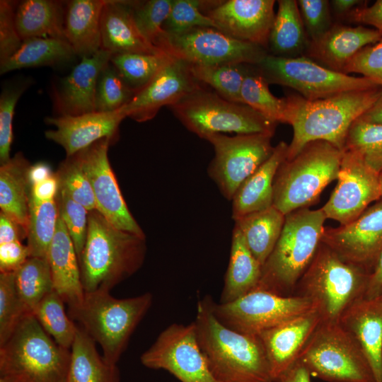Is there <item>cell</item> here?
Here are the masks:
<instances>
[{"label": "cell", "instance_id": "obj_1", "mask_svg": "<svg viewBox=\"0 0 382 382\" xmlns=\"http://www.w3.org/2000/svg\"><path fill=\"white\" fill-rule=\"evenodd\" d=\"M213 302L209 295L198 301L193 323L215 378L219 382H273L259 336L226 327L215 316Z\"/></svg>", "mask_w": 382, "mask_h": 382}, {"label": "cell", "instance_id": "obj_2", "mask_svg": "<svg viewBox=\"0 0 382 382\" xmlns=\"http://www.w3.org/2000/svg\"><path fill=\"white\" fill-rule=\"evenodd\" d=\"M146 252L145 238L117 228L97 209L89 211L79 260L84 291H110L141 268Z\"/></svg>", "mask_w": 382, "mask_h": 382}, {"label": "cell", "instance_id": "obj_3", "mask_svg": "<svg viewBox=\"0 0 382 382\" xmlns=\"http://www.w3.org/2000/svg\"><path fill=\"white\" fill-rule=\"evenodd\" d=\"M382 87L351 91L317 100L296 95L290 125L293 137L286 159H291L309 142L325 141L342 151L352 125L377 100Z\"/></svg>", "mask_w": 382, "mask_h": 382}, {"label": "cell", "instance_id": "obj_4", "mask_svg": "<svg viewBox=\"0 0 382 382\" xmlns=\"http://www.w3.org/2000/svg\"><path fill=\"white\" fill-rule=\"evenodd\" d=\"M326 219L321 208L305 207L287 214L281 235L262 266L255 289L293 295L321 243Z\"/></svg>", "mask_w": 382, "mask_h": 382}, {"label": "cell", "instance_id": "obj_5", "mask_svg": "<svg viewBox=\"0 0 382 382\" xmlns=\"http://www.w3.org/2000/svg\"><path fill=\"white\" fill-rule=\"evenodd\" d=\"M152 302L153 296L149 292L117 299L109 291L96 290L85 292L79 306L68 308V315L100 345L103 358L117 364Z\"/></svg>", "mask_w": 382, "mask_h": 382}, {"label": "cell", "instance_id": "obj_6", "mask_svg": "<svg viewBox=\"0 0 382 382\" xmlns=\"http://www.w3.org/2000/svg\"><path fill=\"white\" fill-rule=\"evenodd\" d=\"M370 275L321 242L293 295L308 298L322 322H338L352 303L364 297Z\"/></svg>", "mask_w": 382, "mask_h": 382}, {"label": "cell", "instance_id": "obj_7", "mask_svg": "<svg viewBox=\"0 0 382 382\" xmlns=\"http://www.w3.org/2000/svg\"><path fill=\"white\" fill-rule=\"evenodd\" d=\"M70 349L59 345L33 313L0 346V375L16 382H69Z\"/></svg>", "mask_w": 382, "mask_h": 382}, {"label": "cell", "instance_id": "obj_8", "mask_svg": "<svg viewBox=\"0 0 382 382\" xmlns=\"http://www.w3.org/2000/svg\"><path fill=\"white\" fill-rule=\"evenodd\" d=\"M343 152L328 141L308 143L278 168L273 206L284 215L316 204L324 189L337 179Z\"/></svg>", "mask_w": 382, "mask_h": 382}, {"label": "cell", "instance_id": "obj_9", "mask_svg": "<svg viewBox=\"0 0 382 382\" xmlns=\"http://www.w3.org/2000/svg\"><path fill=\"white\" fill-rule=\"evenodd\" d=\"M298 360L311 376L327 382H376L363 350L339 321H321Z\"/></svg>", "mask_w": 382, "mask_h": 382}, {"label": "cell", "instance_id": "obj_10", "mask_svg": "<svg viewBox=\"0 0 382 382\" xmlns=\"http://www.w3.org/2000/svg\"><path fill=\"white\" fill-rule=\"evenodd\" d=\"M169 108L189 131L203 139L226 132L274 135L277 125L248 105L227 100L202 87Z\"/></svg>", "mask_w": 382, "mask_h": 382}, {"label": "cell", "instance_id": "obj_11", "mask_svg": "<svg viewBox=\"0 0 382 382\" xmlns=\"http://www.w3.org/2000/svg\"><path fill=\"white\" fill-rule=\"evenodd\" d=\"M257 66L269 83L293 88L311 101L343 92L381 87L374 79L331 70L304 55L285 58L267 54Z\"/></svg>", "mask_w": 382, "mask_h": 382}, {"label": "cell", "instance_id": "obj_12", "mask_svg": "<svg viewBox=\"0 0 382 382\" xmlns=\"http://www.w3.org/2000/svg\"><path fill=\"white\" fill-rule=\"evenodd\" d=\"M156 47L172 57L192 65L245 64L257 65L266 48L232 38L214 28H194L180 33H164Z\"/></svg>", "mask_w": 382, "mask_h": 382}, {"label": "cell", "instance_id": "obj_13", "mask_svg": "<svg viewBox=\"0 0 382 382\" xmlns=\"http://www.w3.org/2000/svg\"><path fill=\"white\" fill-rule=\"evenodd\" d=\"M314 309L306 297L282 296L267 290L255 289L229 303L213 302L216 318L236 331L258 335Z\"/></svg>", "mask_w": 382, "mask_h": 382}, {"label": "cell", "instance_id": "obj_14", "mask_svg": "<svg viewBox=\"0 0 382 382\" xmlns=\"http://www.w3.org/2000/svg\"><path fill=\"white\" fill-rule=\"evenodd\" d=\"M272 136L216 133L204 138L214 150L208 175L225 198L231 201L239 186L270 158L274 149Z\"/></svg>", "mask_w": 382, "mask_h": 382}, {"label": "cell", "instance_id": "obj_15", "mask_svg": "<svg viewBox=\"0 0 382 382\" xmlns=\"http://www.w3.org/2000/svg\"><path fill=\"white\" fill-rule=\"evenodd\" d=\"M140 360L147 368L168 371L180 382H219L201 349L193 322L170 325Z\"/></svg>", "mask_w": 382, "mask_h": 382}, {"label": "cell", "instance_id": "obj_16", "mask_svg": "<svg viewBox=\"0 0 382 382\" xmlns=\"http://www.w3.org/2000/svg\"><path fill=\"white\" fill-rule=\"evenodd\" d=\"M111 141L102 139L75 155L91 184L97 210L117 228L146 238L125 203L110 166L108 151Z\"/></svg>", "mask_w": 382, "mask_h": 382}, {"label": "cell", "instance_id": "obj_17", "mask_svg": "<svg viewBox=\"0 0 382 382\" xmlns=\"http://www.w3.org/2000/svg\"><path fill=\"white\" fill-rule=\"evenodd\" d=\"M379 175L358 154L344 151L337 185L321 208L327 219L340 225L357 219L381 197Z\"/></svg>", "mask_w": 382, "mask_h": 382}, {"label": "cell", "instance_id": "obj_18", "mask_svg": "<svg viewBox=\"0 0 382 382\" xmlns=\"http://www.w3.org/2000/svg\"><path fill=\"white\" fill-rule=\"evenodd\" d=\"M321 242L345 260L371 273L382 250V197L353 221L325 227Z\"/></svg>", "mask_w": 382, "mask_h": 382}, {"label": "cell", "instance_id": "obj_19", "mask_svg": "<svg viewBox=\"0 0 382 382\" xmlns=\"http://www.w3.org/2000/svg\"><path fill=\"white\" fill-rule=\"evenodd\" d=\"M200 88L190 64L171 57L122 109L127 117L146 122L154 118L162 107L173 105Z\"/></svg>", "mask_w": 382, "mask_h": 382}, {"label": "cell", "instance_id": "obj_20", "mask_svg": "<svg viewBox=\"0 0 382 382\" xmlns=\"http://www.w3.org/2000/svg\"><path fill=\"white\" fill-rule=\"evenodd\" d=\"M274 0H228L212 3L207 15L215 28L236 40L266 48L274 23Z\"/></svg>", "mask_w": 382, "mask_h": 382}, {"label": "cell", "instance_id": "obj_21", "mask_svg": "<svg viewBox=\"0 0 382 382\" xmlns=\"http://www.w3.org/2000/svg\"><path fill=\"white\" fill-rule=\"evenodd\" d=\"M112 54L100 50L83 57L71 73L53 86L52 100L56 116H75L95 111L98 76Z\"/></svg>", "mask_w": 382, "mask_h": 382}, {"label": "cell", "instance_id": "obj_22", "mask_svg": "<svg viewBox=\"0 0 382 382\" xmlns=\"http://www.w3.org/2000/svg\"><path fill=\"white\" fill-rule=\"evenodd\" d=\"M126 115L122 109L113 112H91L75 116H52L45 119L55 127L47 130L45 137L60 145L66 157L74 155L93 143L116 137L120 124Z\"/></svg>", "mask_w": 382, "mask_h": 382}, {"label": "cell", "instance_id": "obj_23", "mask_svg": "<svg viewBox=\"0 0 382 382\" xmlns=\"http://www.w3.org/2000/svg\"><path fill=\"white\" fill-rule=\"evenodd\" d=\"M321 321L319 313L313 310L257 335L269 361L273 382H277L298 360Z\"/></svg>", "mask_w": 382, "mask_h": 382}, {"label": "cell", "instance_id": "obj_24", "mask_svg": "<svg viewBox=\"0 0 382 382\" xmlns=\"http://www.w3.org/2000/svg\"><path fill=\"white\" fill-rule=\"evenodd\" d=\"M381 37L382 34L374 28L334 24L320 39L309 42L305 56L331 70L343 73L361 50Z\"/></svg>", "mask_w": 382, "mask_h": 382}, {"label": "cell", "instance_id": "obj_25", "mask_svg": "<svg viewBox=\"0 0 382 382\" xmlns=\"http://www.w3.org/2000/svg\"><path fill=\"white\" fill-rule=\"evenodd\" d=\"M339 322L363 350L376 382H382V294L359 299L345 310Z\"/></svg>", "mask_w": 382, "mask_h": 382}, {"label": "cell", "instance_id": "obj_26", "mask_svg": "<svg viewBox=\"0 0 382 382\" xmlns=\"http://www.w3.org/2000/svg\"><path fill=\"white\" fill-rule=\"evenodd\" d=\"M130 3L129 1L106 0L100 20L101 49L112 54L163 53L139 32Z\"/></svg>", "mask_w": 382, "mask_h": 382}, {"label": "cell", "instance_id": "obj_27", "mask_svg": "<svg viewBox=\"0 0 382 382\" xmlns=\"http://www.w3.org/2000/svg\"><path fill=\"white\" fill-rule=\"evenodd\" d=\"M47 257L51 270L54 290L68 305V308L79 306L85 294L81 279L79 262L74 243L59 215Z\"/></svg>", "mask_w": 382, "mask_h": 382}, {"label": "cell", "instance_id": "obj_28", "mask_svg": "<svg viewBox=\"0 0 382 382\" xmlns=\"http://www.w3.org/2000/svg\"><path fill=\"white\" fill-rule=\"evenodd\" d=\"M288 147L285 141H279L270 158L237 189L231 199L234 221L273 205L274 177L278 168L286 158Z\"/></svg>", "mask_w": 382, "mask_h": 382}, {"label": "cell", "instance_id": "obj_29", "mask_svg": "<svg viewBox=\"0 0 382 382\" xmlns=\"http://www.w3.org/2000/svg\"><path fill=\"white\" fill-rule=\"evenodd\" d=\"M106 0L66 2L64 33L76 56L90 57L101 50L100 20Z\"/></svg>", "mask_w": 382, "mask_h": 382}, {"label": "cell", "instance_id": "obj_30", "mask_svg": "<svg viewBox=\"0 0 382 382\" xmlns=\"http://www.w3.org/2000/svg\"><path fill=\"white\" fill-rule=\"evenodd\" d=\"M31 164L18 152L0 167L1 212L21 225L28 233Z\"/></svg>", "mask_w": 382, "mask_h": 382}, {"label": "cell", "instance_id": "obj_31", "mask_svg": "<svg viewBox=\"0 0 382 382\" xmlns=\"http://www.w3.org/2000/svg\"><path fill=\"white\" fill-rule=\"evenodd\" d=\"M66 4L64 1L55 0H25L21 2L16 9L15 20L22 40L32 37L66 40Z\"/></svg>", "mask_w": 382, "mask_h": 382}, {"label": "cell", "instance_id": "obj_32", "mask_svg": "<svg viewBox=\"0 0 382 382\" xmlns=\"http://www.w3.org/2000/svg\"><path fill=\"white\" fill-rule=\"evenodd\" d=\"M262 268V265L249 250L241 231L234 226L229 262L219 303L231 302L253 290L260 279Z\"/></svg>", "mask_w": 382, "mask_h": 382}, {"label": "cell", "instance_id": "obj_33", "mask_svg": "<svg viewBox=\"0 0 382 382\" xmlns=\"http://www.w3.org/2000/svg\"><path fill=\"white\" fill-rule=\"evenodd\" d=\"M268 45L272 55L293 58L303 56L309 41L297 1L279 0Z\"/></svg>", "mask_w": 382, "mask_h": 382}, {"label": "cell", "instance_id": "obj_34", "mask_svg": "<svg viewBox=\"0 0 382 382\" xmlns=\"http://www.w3.org/2000/svg\"><path fill=\"white\" fill-rule=\"evenodd\" d=\"M285 216L273 205L235 220L254 257L263 266L272 252L283 228Z\"/></svg>", "mask_w": 382, "mask_h": 382}, {"label": "cell", "instance_id": "obj_35", "mask_svg": "<svg viewBox=\"0 0 382 382\" xmlns=\"http://www.w3.org/2000/svg\"><path fill=\"white\" fill-rule=\"evenodd\" d=\"M70 352V382H120L117 364L98 354L95 341L78 325Z\"/></svg>", "mask_w": 382, "mask_h": 382}, {"label": "cell", "instance_id": "obj_36", "mask_svg": "<svg viewBox=\"0 0 382 382\" xmlns=\"http://www.w3.org/2000/svg\"><path fill=\"white\" fill-rule=\"evenodd\" d=\"M76 54L62 39L32 37L23 40L19 49L0 64L1 74L23 68L54 66L71 61Z\"/></svg>", "mask_w": 382, "mask_h": 382}, {"label": "cell", "instance_id": "obj_37", "mask_svg": "<svg viewBox=\"0 0 382 382\" xmlns=\"http://www.w3.org/2000/svg\"><path fill=\"white\" fill-rule=\"evenodd\" d=\"M268 86L259 71L248 70L241 91L242 103L276 123L290 125L295 111L296 95L279 98L270 92Z\"/></svg>", "mask_w": 382, "mask_h": 382}, {"label": "cell", "instance_id": "obj_38", "mask_svg": "<svg viewBox=\"0 0 382 382\" xmlns=\"http://www.w3.org/2000/svg\"><path fill=\"white\" fill-rule=\"evenodd\" d=\"M59 216L56 197L30 193L27 246L30 257H47Z\"/></svg>", "mask_w": 382, "mask_h": 382}, {"label": "cell", "instance_id": "obj_39", "mask_svg": "<svg viewBox=\"0 0 382 382\" xmlns=\"http://www.w3.org/2000/svg\"><path fill=\"white\" fill-rule=\"evenodd\" d=\"M18 292L29 313L54 290L47 257H29L15 272Z\"/></svg>", "mask_w": 382, "mask_h": 382}, {"label": "cell", "instance_id": "obj_40", "mask_svg": "<svg viewBox=\"0 0 382 382\" xmlns=\"http://www.w3.org/2000/svg\"><path fill=\"white\" fill-rule=\"evenodd\" d=\"M64 304L63 299L53 291L37 305L33 314L59 345L70 349L76 334L77 325L66 315Z\"/></svg>", "mask_w": 382, "mask_h": 382}, {"label": "cell", "instance_id": "obj_41", "mask_svg": "<svg viewBox=\"0 0 382 382\" xmlns=\"http://www.w3.org/2000/svg\"><path fill=\"white\" fill-rule=\"evenodd\" d=\"M245 64H222L216 65L190 64L194 77L214 89L223 98L242 103L241 91L248 69Z\"/></svg>", "mask_w": 382, "mask_h": 382}, {"label": "cell", "instance_id": "obj_42", "mask_svg": "<svg viewBox=\"0 0 382 382\" xmlns=\"http://www.w3.org/2000/svg\"><path fill=\"white\" fill-rule=\"evenodd\" d=\"M171 57L165 52L113 54L110 63L129 86L139 91L149 83Z\"/></svg>", "mask_w": 382, "mask_h": 382}, {"label": "cell", "instance_id": "obj_43", "mask_svg": "<svg viewBox=\"0 0 382 382\" xmlns=\"http://www.w3.org/2000/svg\"><path fill=\"white\" fill-rule=\"evenodd\" d=\"M345 150L356 153L371 169L382 174V125L357 119L348 132Z\"/></svg>", "mask_w": 382, "mask_h": 382}, {"label": "cell", "instance_id": "obj_44", "mask_svg": "<svg viewBox=\"0 0 382 382\" xmlns=\"http://www.w3.org/2000/svg\"><path fill=\"white\" fill-rule=\"evenodd\" d=\"M137 91L127 84L110 62L98 79L95 111L106 112L120 110L132 99Z\"/></svg>", "mask_w": 382, "mask_h": 382}, {"label": "cell", "instance_id": "obj_45", "mask_svg": "<svg viewBox=\"0 0 382 382\" xmlns=\"http://www.w3.org/2000/svg\"><path fill=\"white\" fill-rule=\"evenodd\" d=\"M28 313L16 288L15 272H0V346Z\"/></svg>", "mask_w": 382, "mask_h": 382}, {"label": "cell", "instance_id": "obj_46", "mask_svg": "<svg viewBox=\"0 0 382 382\" xmlns=\"http://www.w3.org/2000/svg\"><path fill=\"white\" fill-rule=\"evenodd\" d=\"M54 174L59 188L88 212L97 209L91 184L75 154L62 161Z\"/></svg>", "mask_w": 382, "mask_h": 382}, {"label": "cell", "instance_id": "obj_47", "mask_svg": "<svg viewBox=\"0 0 382 382\" xmlns=\"http://www.w3.org/2000/svg\"><path fill=\"white\" fill-rule=\"evenodd\" d=\"M135 24L141 34L154 46L164 33L163 25L167 19L173 0L131 1Z\"/></svg>", "mask_w": 382, "mask_h": 382}, {"label": "cell", "instance_id": "obj_48", "mask_svg": "<svg viewBox=\"0 0 382 382\" xmlns=\"http://www.w3.org/2000/svg\"><path fill=\"white\" fill-rule=\"evenodd\" d=\"M56 202L79 260L87 237L88 211L59 187Z\"/></svg>", "mask_w": 382, "mask_h": 382}, {"label": "cell", "instance_id": "obj_49", "mask_svg": "<svg viewBox=\"0 0 382 382\" xmlns=\"http://www.w3.org/2000/svg\"><path fill=\"white\" fill-rule=\"evenodd\" d=\"M207 1L197 0H173L169 15L163 29L167 33H180L194 28H214L212 20L203 13Z\"/></svg>", "mask_w": 382, "mask_h": 382}, {"label": "cell", "instance_id": "obj_50", "mask_svg": "<svg viewBox=\"0 0 382 382\" xmlns=\"http://www.w3.org/2000/svg\"><path fill=\"white\" fill-rule=\"evenodd\" d=\"M30 81L13 83L2 89L0 96V162L8 161L13 141V119L18 100L28 87Z\"/></svg>", "mask_w": 382, "mask_h": 382}, {"label": "cell", "instance_id": "obj_51", "mask_svg": "<svg viewBox=\"0 0 382 382\" xmlns=\"http://www.w3.org/2000/svg\"><path fill=\"white\" fill-rule=\"evenodd\" d=\"M297 4L309 42L318 40L333 25L330 1L298 0Z\"/></svg>", "mask_w": 382, "mask_h": 382}, {"label": "cell", "instance_id": "obj_52", "mask_svg": "<svg viewBox=\"0 0 382 382\" xmlns=\"http://www.w3.org/2000/svg\"><path fill=\"white\" fill-rule=\"evenodd\" d=\"M16 4L13 1H0V64L11 57L23 42L16 24Z\"/></svg>", "mask_w": 382, "mask_h": 382}, {"label": "cell", "instance_id": "obj_53", "mask_svg": "<svg viewBox=\"0 0 382 382\" xmlns=\"http://www.w3.org/2000/svg\"><path fill=\"white\" fill-rule=\"evenodd\" d=\"M344 74L357 73L377 81L382 87V37L361 50L349 62Z\"/></svg>", "mask_w": 382, "mask_h": 382}, {"label": "cell", "instance_id": "obj_54", "mask_svg": "<svg viewBox=\"0 0 382 382\" xmlns=\"http://www.w3.org/2000/svg\"><path fill=\"white\" fill-rule=\"evenodd\" d=\"M29 257L28 246L20 241L0 244V272H15Z\"/></svg>", "mask_w": 382, "mask_h": 382}, {"label": "cell", "instance_id": "obj_55", "mask_svg": "<svg viewBox=\"0 0 382 382\" xmlns=\"http://www.w3.org/2000/svg\"><path fill=\"white\" fill-rule=\"evenodd\" d=\"M347 18L354 22L372 25L382 34V0H377L369 6L357 7Z\"/></svg>", "mask_w": 382, "mask_h": 382}, {"label": "cell", "instance_id": "obj_56", "mask_svg": "<svg viewBox=\"0 0 382 382\" xmlns=\"http://www.w3.org/2000/svg\"><path fill=\"white\" fill-rule=\"evenodd\" d=\"M27 231L4 212L0 213V244L27 238Z\"/></svg>", "mask_w": 382, "mask_h": 382}, {"label": "cell", "instance_id": "obj_57", "mask_svg": "<svg viewBox=\"0 0 382 382\" xmlns=\"http://www.w3.org/2000/svg\"><path fill=\"white\" fill-rule=\"evenodd\" d=\"M382 294V250L370 275L369 284L364 296L371 299Z\"/></svg>", "mask_w": 382, "mask_h": 382}, {"label": "cell", "instance_id": "obj_58", "mask_svg": "<svg viewBox=\"0 0 382 382\" xmlns=\"http://www.w3.org/2000/svg\"><path fill=\"white\" fill-rule=\"evenodd\" d=\"M277 382H311V375L306 367L297 360Z\"/></svg>", "mask_w": 382, "mask_h": 382}, {"label": "cell", "instance_id": "obj_59", "mask_svg": "<svg viewBox=\"0 0 382 382\" xmlns=\"http://www.w3.org/2000/svg\"><path fill=\"white\" fill-rule=\"evenodd\" d=\"M365 1L359 0H332L330 10L337 16H347L357 7L364 5Z\"/></svg>", "mask_w": 382, "mask_h": 382}, {"label": "cell", "instance_id": "obj_60", "mask_svg": "<svg viewBox=\"0 0 382 382\" xmlns=\"http://www.w3.org/2000/svg\"><path fill=\"white\" fill-rule=\"evenodd\" d=\"M358 119L366 122L382 125V93L374 104Z\"/></svg>", "mask_w": 382, "mask_h": 382}, {"label": "cell", "instance_id": "obj_61", "mask_svg": "<svg viewBox=\"0 0 382 382\" xmlns=\"http://www.w3.org/2000/svg\"><path fill=\"white\" fill-rule=\"evenodd\" d=\"M53 174L50 167L45 163L40 162L32 165L29 172L30 184L47 179Z\"/></svg>", "mask_w": 382, "mask_h": 382}, {"label": "cell", "instance_id": "obj_62", "mask_svg": "<svg viewBox=\"0 0 382 382\" xmlns=\"http://www.w3.org/2000/svg\"><path fill=\"white\" fill-rule=\"evenodd\" d=\"M0 382H16L12 378L6 376H0Z\"/></svg>", "mask_w": 382, "mask_h": 382}, {"label": "cell", "instance_id": "obj_63", "mask_svg": "<svg viewBox=\"0 0 382 382\" xmlns=\"http://www.w3.org/2000/svg\"><path fill=\"white\" fill-rule=\"evenodd\" d=\"M379 181H380L381 194L382 197V174L379 175Z\"/></svg>", "mask_w": 382, "mask_h": 382}, {"label": "cell", "instance_id": "obj_64", "mask_svg": "<svg viewBox=\"0 0 382 382\" xmlns=\"http://www.w3.org/2000/svg\"><path fill=\"white\" fill-rule=\"evenodd\" d=\"M69 382H70V381H69Z\"/></svg>", "mask_w": 382, "mask_h": 382}]
</instances>
